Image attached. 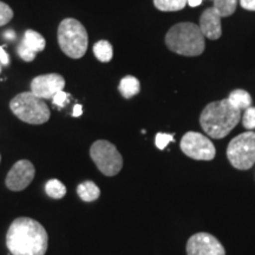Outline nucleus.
<instances>
[{
  "instance_id": "20",
  "label": "nucleus",
  "mask_w": 255,
  "mask_h": 255,
  "mask_svg": "<svg viewBox=\"0 0 255 255\" xmlns=\"http://www.w3.org/2000/svg\"><path fill=\"white\" fill-rule=\"evenodd\" d=\"M216 11L221 14V17H229L235 12L239 0H213Z\"/></svg>"
},
{
  "instance_id": "26",
  "label": "nucleus",
  "mask_w": 255,
  "mask_h": 255,
  "mask_svg": "<svg viewBox=\"0 0 255 255\" xmlns=\"http://www.w3.org/2000/svg\"><path fill=\"white\" fill-rule=\"evenodd\" d=\"M0 64L1 65H8L9 64V57L2 46H0Z\"/></svg>"
},
{
  "instance_id": "1",
  "label": "nucleus",
  "mask_w": 255,
  "mask_h": 255,
  "mask_svg": "<svg viewBox=\"0 0 255 255\" xmlns=\"http://www.w3.org/2000/svg\"><path fill=\"white\" fill-rule=\"evenodd\" d=\"M47 244L45 228L31 218L15 219L6 234V246L12 255H45Z\"/></svg>"
},
{
  "instance_id": "22",
  "label": "nucleus",
  "mask_w": 255,
  "mask_h": 255,
  "mask_svg": "<svg viewBox=\"0 0 255 255\" xmlns=\"http://www.w3.org/2000/svg\"><path fill=\"white\" fill-rule=\"evenodd\" d=\"M13 18V11L7 4L0 1V27L8 24Z\"/></svg>"
},
{
  "instance_id": "18",
  "label": "nucleus",
  "mask_w": 255,
  "mask_h": 255,
  "mask_svg": "<svg viewBox=\"0 0 255 255\" xmlns=\"http://www.w3.org/2000/svg\"><path fill=\"white\" fill-rule=\"evenodd\" d=\"M187 4L188 0H154L155 7L162 12L181 11Z\"/></svg>"
},
{
  "instance_id": "3",
  "label": "nucleus",
  "mask_w": 255,
  "mask_h": 255,
  "mask_svg": "<svg viewBox=\"0 0 255 255\" xmlns=\"http://www.w3.org/2000/svg\"><path fill=\"white\" fill-rule=\"evenodd\" d=\"M205 39L199 25L186 21L170 27L165 34V45L177 55L196 57L205 51Z\"/></svg>"
},
{
  "instance_id": "28",
  "label": "nucleus",
  "mask_w": 255,
  "mask_h": 255,
  "mask_svg": "<svg viewBox=\"0 0 255 255\" xmlns=\"http://www.w3.org/2000/svg\"><path fill=\"white\" fill-rule=\"evenodd\" d=\"M4 36H5L6 39L13 40L14 38H15V33H14V31H12V30H8V31H6V32H5V33H4Z\"/></svg>"
},
{
  "instance_id": "29",
  "label": "nucleus",
  "mask_w": 255,
  "mask_h": 255,
  "mask_svg": "<svg viewBox=\"0 0 255 255\" xmlns=\"http://www.w3.org/2000/svg\"><path fill=\"white\" fill-rule=\"evenodd\" d=\"M203 0H188V5L190 6V7H196V6H199L202 4Z\"/></svg>"
},
{
  "instance_id": "8",
  "label": "nucleus",
  "mask_w": 255,
  "mask_h": 255,
  "mask_svg": "<svg viewBox=\"0 0 255 255\" xmlns=\"http://www.w3.org/2000/svg\"><path fill=\"white\" fill-rule=\"evenodd\" d=\"M180 146L184 155L196 161H212L216 155V149L213 142L207 136L196 131L184 133Z\"/></svg>"
},
{
  "instance_id": "16",
  "label": "nucleus",
  "mask_w": 255,
  "mask_h": 255,
  "mask_svg": "<svg viewBox=\"0 0 255 255\" xmlns=\"http://www.w3.org/2000/svg\"><path fill=\"white\" fill-rule=\"evenodd\" d=\"M228 101L231 102L232 105H234L235 108H238L241 111L252 107V96L246 90H242V89H237V90L232 91L228 96Z\"/></svg>"
},
{
  "instance_id": "30",
  "label": "nucleus",
  "mask_w": 255,
  "mask_h": 255,
  "mask_svg": "<svg viewBox=\"0 0 255 255\" xmlns=\"http://www.w3.org/2000/svg\"><path fill=\"white\" fill-rule=\"evenodd\" d=\"M0 73H1V66H0Z\"/></svg>"
},
{
  "instance_id": "23",
  "label": "nucleus",
  "mask_w": 255,
  "mask_h": 255,
  "mask_svg": "<svg viewBox=\"0 0 255 255\" xmlns=\"http://www.w3.org/2000/svg\"><path fill=\"white\" fill-rule=\"evenodd\" d=\"M174 141V135H170V133H163V132H158L156 135L155 138V144L159 150H163V149L167 148V145L170 142Z\"/></svg>"
},
{
  "instance_id": "14",
  "label": "nucleus",
  "mask_w": 255,
  "mask_h": 255,
  "mask_svg": "<svg viewBox=\"0 0 255 255\" xmlns=\"http://www.w3.org/2000/svg\"><path fill=\"white\" fill-rule=\"evenodd\" d=\"M119 90L124 98L129 100L141 91V83L133 76H126L120 82Z\"/></svg>"
},
{
  "instance_id": "19",
  "label": "nucleus",
  "mask_w": 255,
  "mask_h": 255,
  "mask_svg": "<svg viewBox=\"0 0 255 255\" xmlns=\"http://www.w3.org/2000/svg\"><path fill=\"white\" fill-rule=\"evenodd\" d=\"M45 191L50 197L59 200L65 196L66 187L64 186L59 180H57V178H52V180L47 181V183L45 184Z\"/></svg>"
},
{
  "instance_id": "5",
  "label": "nucleus",
  "mask_w": 255,
  "mask_h": 255,
  "mask_svg": "<svg viewBox=\"0 0 255 255\" xmlns=\"http://www.w3.org/2000/svg\"><path fill=\"white\" fill-rule=\"evenodd\" d=\"M9 109L20 121L34 126L46 123L51 116L50 108L45 101L37 97L31 91L21 92L12 98Z\"/></svg>"
},
{
  "instance_id": "9",
  "label": "nucleus",
  "mask_w": 255,
  "mask_h": 255,
  "mask_svg": "<svg viewBox=\"0 0 255 255\" xmlns=\"http://www.w3.org/2000/svg\"><path fill=\"white\" fill-rule=\"evenodd\" d=\"M187 255H226L225 247L209 233L191 235L186 246Z\"/></svg>"
},
{
  "instance_id": "10",
  "label": "nucleus",
  "mask_w": 255,
  "mask_h": 255,
  "mask_svg": "<svg viewBox=\"0 0 255 255\" xmlns=\"http://www.w3.org/2000/svg\"><path fill=\"white\" fill-rule=\"evenodd\" d=\"M36 175L34 165L27 159H20L15 162L13 167L9 169L6 176L5 184L9 190L21 191L30 186Z\"/></svg>"
},
{
  "instance_id": "13",
  "label": "nucleus",
  "mask_w": 255,
  "mask_h": 255,
  "mask_svg": "<svg viewBox=\"0 0 255 255\" xmlns=\"http://www.w3.org/2000/svg\"><path fill=\"white\" fill-rule=\"evenodd\" d=\"M221 19V14L213 6L205 9L200 18V28L203 36L212 40L219 39L222 34Z\"/></svg>"
},
{
  "instance_id": "12",
  "label": "nucleus",
  "mask_w": 255,
  "mask_h": 255,
  "mask_svg": "<svg viewBox=\"0 0 255 255\" xmlns=\"http://www.w3.org/2000/svg\"><path fill=\"white\" fill-rule=\"evenodd\" d=\"M46 46V41L39 32L27 30L24 33L23 39L19 43L17 52L24 62H33L38 52H41Z\"/></svg>"
},
{
  "instance_id": "17",
  "label": "nucleus",
  "mask_w": 255,
  "mask_h": 255,
  "mask_svg": "<svg viewBox=\"0 0 255 255\" xmlns=\"http://www.w3.org/2000/svg\"><path fill=\"white\" fill-rule=\"evenodd\" d=\"M94 55L100 62L109 63L114 56L113 45L108 40H98L94 45Z\"/></svg>"
},
{
  "instance_id": "4",
  "label": "nucleus",
  "mask_w": 255,
  "mask_h": 255,
  "mask_svg": "<svg viewBox=\"0 0 255 255\" xmlns=\"http://www.w3.org/2000/svg\"><path fill=\"white\" fill-rule=\"evenodd\" d=\"M58 44L60 50L72 59H79L87 53L89 45L88 32L84 25L75 18H65L58 26Z\"/></svg>"
},
{
  "instance_id": "11",
  "label": "nucleus",
  "mask_w": 255,
  "mask_h": 255,
  "mask_svg": "<svg viewBox=\"0 0 255 255\" xmlns=\"http://www.w3.org/2000/svg\"><path fill=\"white\" fill-rule=\"evenodd\" d=\"M65 88V79L58 73H47L37 76L31 82V92L41 100H52L57 92Z\"/></svg>"
},
{
  "instance_id": "6",
  "label": "nucleus",
  "mask_w": 255,
  "mask_h": 255,
  "mask_svg": "<svg viewBox=\"0 0 255 255\" xmlns=\"http://www.w3.org/2000/svg\"><path fill=\"white\" fill-rule=\"evenodd\" d=\"M227 157L239 170H248L255 164V132L247 131L232 139L227 146Z\"/></svg>"
},
{
  "instance_id": "27",
  "label": "nucleus",
  "mask_w": 255,
  "mask_h": 255,
  "mask_svg": "<svg viewBox=\"0 0 255 255\" xmlns=\"http://www.w3.org/2000/svg\"><path fill=\"white\" fill-rule=\"evenodd\" d=\"M83 114V107L81 104H76L75 108H73V113L72 116L73 117H79Z\"/></svg>"
},
{
  "instance_id": "24",
  "label": "nucleus",
  "mask_w": 255,
  "mask_h": 255,
  "mask_svg": "<svg viewBox=\"0 0 255 255\" xmlns=\"http://www.w3.org/2000/svg\"><path fill=\"white\" fill-rule=\"evenodd\" d=\"M69 98H70V94L63 90V91L57 92V94L53 96L52 102L53 104H55V107H58L59 109H62V108L65 107V104L68 103Z\"/></svg>"
},
{
  "instance_id": "2",
  "label": "nucleus",
  "mask_w": 255,
  "mask_h": 255,
  "mask_svg": "<svg viewBox=\"0 0 255 255\" xmlns=\"http://www.w3.org/2000/svg\"><path fill=\"white\" fill-rule=\"evenodd\" d=\"M241 117V110L232 105L228 98H225L207 105L201 113L200 124L209 137L221 139L238 126Z\"/></svg>"
},
{
  "instance_id": "21",
  "label": "nucleus",
  "mask_w": 255,
  "mask_h": 255,
  "mask_svg": "<svg viewBox=\"0 0 255 255\" xmlns=\"http://www.w3.org/2000/svg\"><path fill=\"white\" fill-rule=\"evenodd\" d=\"M242 126L247 130L255 129V107H250L242 115Z\"/></svg>"
},
{
  "instance_id": "31",
  "label": "nucleus",
  "mask_w": 255,
  "mask_h": 255,
  "mask_svg": "<svg viewBox=\"0 0 255 255\" xmlns=\"http://www.w3.org/2000/svg\"><path fill=\"white\" fill-rule=\"evenodd\" d=\"M0 159H1V156H0Z\"/></svg>"
},
{
  "instance_id": "7",
  "label": "nucleus",
  "mask_w": 255,
  "mask_h": 255,
  "mask_svg": "<svg viewBox=\"0 0 255 255\" xmlns=\"http://www.w3.org/2000/svg\"><path fill=\"white\" fill-rule=\"evenodd\" d=\"M90 156L98 170L105 176H115L122 170L123 157L116 145L105 139L94 142L90 148Z\"/></svg>"
},
{
  "instance_id": "25",
  "label": "nucleus",
  "mask_w": 255,
  "mask_h": 255,
  "mask_svg": "<svg viewBox=\"0 0 255 255\" xmlns=\"http://www.w3.org/2000/svg\"><path fill=\"white\" fill-rule=\"evenodd\" d=\"M242 8L248 11H255V0H239Z\"/></svg>"
},
{
  "instance_id": "15",
  "label": "nucleus",
  "mask_w": 255,
  "mask_h": 255,
  "mask_svg": "<svg viewBox=\"0 0 255 255\" xmlns=\"http://www.w3.org/2000/svg\"><path fill=\"white\" fill-rule=\"evenodd\" d=\"M77 194L84 202H92L101 195V190L97 184L92 181H85L77 187Z\"/></svg>"
}]
</instances>
